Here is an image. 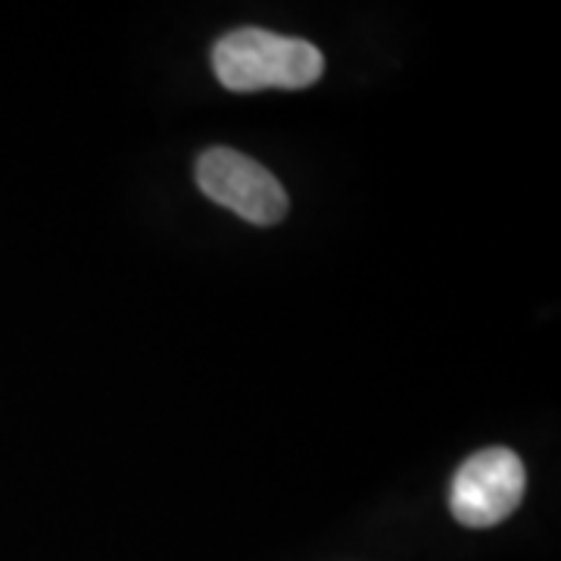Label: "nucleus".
<instances>
[{
  "label": "nucleus",
  "instance_id": "obj_1",
  "mask_svg": "<svg viewBox=\"0 0 561 561\" xmlns=\"http://www.w3.org/2000/svg\"><path fill=\"white\" fill-rule=\"evenodd\" d=\"M216 79L234 91H300L321 79L324 57L316 44L302 38H287L265 28H238L216 41L213 47Z\"/></svg>",
  "mask_w": 561,
  "mask_h": 561
},
{
  "label": "nucleus",
  "instance_id": "obj_2",
  "mask_svg": "<svg viewBox=\"0 0 561 561\" xmlns=\"http://www.w3.org/2000/svg\"><path fill=\"white\" fill-rule=\"evenodd\" d=\"M524 490V461L512 449L493 446L471 456L456 471L449 486V512L465 527H493L522 505Z\"/></svg>",
  "mask_w": 561,
  "mask_h": 561
},
{
  "label": "nucleus",
  "instance_id": "obj_3",
  "mask_svg": "<svg viewBox=\"0 0 561 561\" xmlns=\"http://www.w3.org/2000/svg\"><path fill=\"white\" fill-rule=\"evenodd\" d=\"M197 184L213 203L253 225H278L287 216V194L262 162L231 147H213L197 160Z\"/></svg>",
  "mask_w": 561,
  "mask_h": 561
}]
</instances>
